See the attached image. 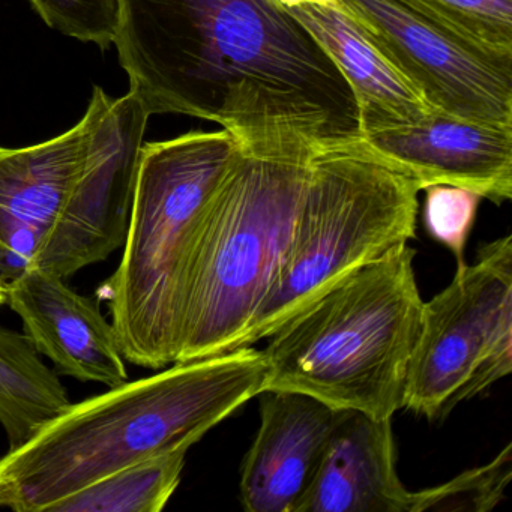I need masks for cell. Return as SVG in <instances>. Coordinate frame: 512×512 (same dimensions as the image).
I'll return each mask as SVG.
<instances>
[{
  "label": "cell",
  "mask_w": 512,
  "mask_h": 512,
  "mask_svg": "<svg viewBox=\"0 0 512 512\" xmlns=\"http://www.w3.org/2000/svg\"><path fill=\"white\" fill-rule=\"evenodd\" d=\"M113 44L149 116L205 119L236 139L361 137L349 83L272 0H118Z\"/></svg>",
  "instance_id": "cell-1"
},
{
  "label": "cell",
  "mask_w": 512,
  "mask_h": 512,
  "mask_svg": "<svg viewBox=\"0 0 512 512\" xmlns=\"http://www.w3.org/2000/svg\"><path fill=\"white\" fill-rule=\"evenodd\" d=\"M266 374L262 350L244 346L71 403L0 457V508L50 511L122 467L190 449L262 394Z\"/></svg>",
  "instance_id": "cell-2"
},
{
  "label": "cell",
  "mask_w": 512,
  "mask_h": 512,
  "mask_svg": "<svg viewBox=\"0 0 512 512\" xmlns=\"http://www.w3.org/2000/svg\"><path fill=\"white\" fill-rule=\"evenodd\" d=\"M320 143L296 130L238 139L191 263L176 362L238 346L289 250Z\"/></svg>",
  "instance_id": "cell-3"
},
{
  "label": "cell",
  "mask_w": 512,
  "mask_h": 512,
  "mask_svg": "<svg viewBox=\"0 0 512 512\" xmlns=\"http://www.w3.org/2000/svg\"><path fill=\"white\" fill-rule=\"evenodd\" d=\"M415 256L409 244L401 245L278 326L262 349L263 391L299 392L379 419L403 409L424 310Z\"/></svg>",
  "instance_id": "cell-4"
},
{
  "label": "cell",
  "mask_w": 512,
  "mask_h": 512,
  "mask_svg": "<svg viewBox=\"0 0 512 512\" xmlns=\"http://www.w3.org/2000/svg\"><path fill=\"white\" fill-rule=\"evenodd\" d=\"M236 149L226 130L143 145L124 256L104 286L125 361L151 370L178 361L191 263Z\"/></svg>",
  "instance_id": "cell-5"
},
{
  "label": "cell",
  "mask_w": 512,
  "mask_h": 512,
  "mask_svg": "<svg viewBox=\"0 0 512 512\" xmlns=\"http://www.w3.org/2000/svg\"><path fill=\"white\" fill-rule=\"evenodd\" d=\"M419 193L362 137L320 143L289 250L236 349L266 340L338 280L415 239Z\"/></svg>",
  "instance_id": "cell-6"
},
{
  "label": "cell",
  "mask_w": 512,
  "mask_h": 512,
  "mask_svg": "<svg viewBox=\"0 0 512 512\" xmlns=\"http://www.w3.org/2000/svg\"><path fill=\"white\" fill-rule=\"evenodd\" d=\"M512 371V236L458 263L448 287L424 302L403 409L440 421Z\"/></svg>",
  "instance_id": "cell-7"
},
{
  "label": "cell",
  "mask_w": 512,
  "mask_h": 512,
  "mask_svg": "<svg viewBox=\"0 0 512 512\" xmlns=\"http://www.w3.org/2000/svg\"><path fill=\"white\" fill-rule=\"evenodd\" d=\"M88 149L70 197L32 268L68 278L103 262L125 241L149 113L128 92L112 100L95 86Z\"/></svg>",
  "instance_id": "cell-8"
},
{
  "label": "cell",
  "mask_w": 512,
  "mask_h": 512,
  "mask_svg": "<svg viewBox=\"0 0 512 512\" xmlns=\"http://www.w3.org/2000/svg\"><path fill=\"white\" fill-rule=\"evenodd\" d=\"M340 5L434 110L512 125V59L470 46L397 0H340Z\"/></svg>",
  "instance_id": "cell-9"
},
{
  "label": "cell",
  "mask_w": 512,
  "mask_h": 512,
  "mask_svg": "<svg viewBox=\"0 0 512 512\" xmlns=\"http://www.w3.org/2000/svg\"><path fill=\"white\" fill-rule=\"evenodd\" d=\"M421 191L451 185L502 205L512 199V125L482 124L434 110L412 125L362 137Z\"/></svg>",
  "instance_id": "cell-10"
},
{
  "label": "cell",
  "mask_w": 512,
  "mask_h": 512,
  "mask_svg": "<svg viewBox=\"0 0 512 512\" xmlns=\"http://www.w3.org/2000/svg\"><path fill=\"white\" fill-rule=\"evenodd\" d=\"M91 116L55 139L0 148V281L5 287L34 265L79 178Z\"/></svg>",
  "instance_id": "cell-11"
},
{
  "label": "cell",
  "mask_w": 512,
  "mask_h": 512,
  "mask_svg": "<svg viewBox=\"0 0 512 512\" xmlns=\"http://www.w3.org/2000/svg\"><path fill=\"white\" fill-rule=\"evenodd\" d=\"M259 395V430L242 463V506L248 512H299L344 410L299 392Z\"/></svg>",
  "instance_id": "cell-12"
},
{
  "label": "cell",
  "mask_w": 512,
  "mask_h": 512,
  "mask_svg": "<svg viewBox=\"0 0 512 512\" xmlns=\"http://www.w3.org/2000/svg\"><path fill=\"white\" fill-rule=\"evenodd\" d=\"M7 302L22 319L34 349L53 362L56 373L107 388L127 382L112 322L64 278L29 268L8 284Z\"/></svg>",
  "instance_id": "cell-13"
},
{
  "label": "cell",
  "mask_w": 512,
  "mask_h": 512,
  "mask_svg": "<svg viewBox=\"0 0 512 512\" xmlns=\"http://www.w3.org/2000/svg\"><path fill=\"white\" fill-rule=\"evenodd\" d=\"M392 418L344 410L299 512H410Z\"/></svg>",
  "instance_id": "cell-14"
},
{
  "label": "cell",
  "mask_w": 512,
  "mask_h": 512,
  "mask_svg": "<svg viewBox=\"0 0 512 512\" xmlns=\"http://www.w3.org/2000/svg\"><path fill=\"white\" fill-rule=\"evenodd\" d=\"M284 10L311 32L349 83L358 106L361 137L416 124L434 112L340 4Z\"/></svg>",
  "instance_id": "cell-15"
},
{
  "label": "cell",
  "mask_w": 512,
  "mask_h": 512,
  "mask_svg": "<svg viewBox=\"0 0 512 512\" xmlns=\"http://www.w3.org/2000/svg\"><path fill=\"white\" fill-rule=\"evenodd\" d=\"M71 401L25 332L0 326V425L10 449L28 442Z\"/></svg>",
  "instance_id": "cell-16"
},
{
  "label": "cell",
  "mask_w": 512,
  "mask_h": 512,
  "mask_svg": "<svg viewBox=\"0 0 512 512\" xmlns=\"http://www.w3.org/2000/svg\"><path fill=\"white\" fill-rule=\"evenodd\" d=\"M190 449L122 467L65 497L49 512H160L181 484Z\"/></svg>",
  "instance_id": "cell-17"
},
{
  "label": "cell",
  "mask_w": 512,
  "mask_h": 512,
  "mask_svg": "<svg viewBox=\"0 0 512 512\" xmlns=\"http://www.w3.org/2000/svg\"><path fill=\"white\" fill-rule=\"evenodd\" d=\"M397 2L476 49L512 59V0Z\"/></svg>",
  "instance_id": "cell-18"
},
{
  "label": "cell",
  "mask_w": 512,
  "mask_h": 512,
  "mask_svg": "<svg viewBox=\"0 0 512 512\" xmlns=\"http://www.w3.org/2000/svg\"><path fill=\"white\" fill-rule=\"evenodd\" d=\"M512 479V443L490 463L473 467L437 487L412 491L410 512H487L506 496Z\"/></svg>",
  "instance_id": "cell-19"
},
{
  "label": "cell",
  "mask_w": 512,
  "mask_h": 512,
  "mask_svg": "<svg viewBox=\"0 0 512 512\" xmlns=\"http://www.w3.org/2000/svg\"><path fill=\"white\" fill-rule=\"evenodd\" d=\"M424 191L422 221L425 232L454 254L457 265L466 262L464 254L475 226L481 197L451 185H431Z\"/></svg>",
  "instance_id": "cell-20"
},
{
  "label": "cell",
  "mask_w": 512,
  "mask_h": 512,
  "mask_svg": "<svg viewBox=\"0 0 512 512\" xmlns=\"http://www.w3.org/2000/svg\"><path fill=\"white\" fill-rule=\"evenodd\" d=\"M47 26L103 50L115 43L118 0H31Z\"/></svg>",
  "instance_id": "cell-21"
},
{
  "label": "cell",
  "mask_w": 512,
  "mask_h": 512,
  "mask_svg": "<svg viewBox=\"0 0 512 512\" xmlns=\"http://www.w3.org/2000/svg\"><path fill=\"white\" fill-rule=\"evenodd\" d=\"M281 8L302 7V5H338L340 0H272Z\"/></svg>",
  "instance_id": "cell-22"
},
{
  "label": "cell",
  "mask_w": 512,
  "mask_h": 512,
  "mask_svg": "<svg viewBox=\"0 0 512 512\" xmlns=\"http://www.w3.org/2000/svg\"><path fill=\"white\" fill-rule=\"evenodd\" d=\"M7 304V287L0 281V305Z\"/></svg>",
  "instance_id": "cell-23"
}]
</instances>
